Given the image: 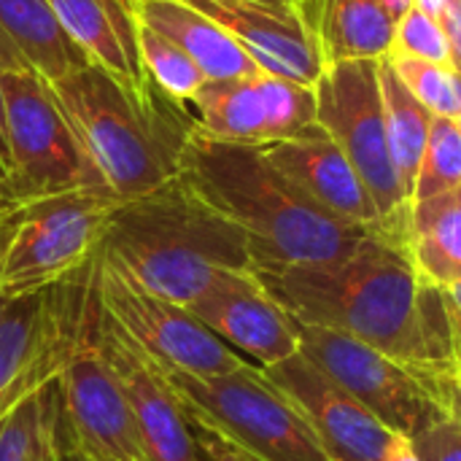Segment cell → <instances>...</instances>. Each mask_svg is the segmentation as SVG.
Instances as JSON below:
<instances>
[{
    "label": "cell",
    "mask_w": 461,
    "mask_h": 461,
    "mask_svg": "<svg viewBox=\"0 0 461 461\" xmlns=\"http://www.w3.org/2000/svg\"><path fill=\"white\" fill-rule=\"evenodd\" d=\"M254 273L303 324L351 335L424 378L461 373L440 289L419 273L402 238L370 230L338 265H257Z\"/></svg>",
    "instance_id": "obj_1"
},
{
    "label": "cell",
    "mask_w": 461,
    "mask_h": 461,
    "mask_svg": "<svg viewBox=\"0 0 461 461\" xmlns=\"http://www.w3.org/2000/svg\"><path fill=\"white\" fill-rule=\"evenodd\" d=\"M178 176L246 232L254 267L338 265L370 232L313 203L267 159L262 146L227 143L194 130L184 146Z\"/></svg>",
    "instance_id": "obj_2"
},
{
    "label": "cell",
    "mask_w": 461,
    "mask_h": 461,
    "mask_svg": "<svg viewBox=\"0 0 461 461\" xmlns=\"http://www.w3.org/2000/svg\"><path fill=\"white\" fill-rule=\"evenodd\" d=\"M103 249L138 286L181 308H192L227 273H254L246 232L181 176L119 203Z\"/></svg>",
    "instance_id": "obj_3"
},
{
    "label": "cell",
    "mask_w": 461,
    "mask_h": 461,
    "mask_svg": "<svg viewBox=\"0 0 461 461\" xmlns=\"http://www.w3.org/2000/svg\"><path fill=\"white\" fill-rule=\"evenodd\" d=\"M49 86L119 203L178 178L184 146L194 132L186 105L151 81L130 84L92 62Z\"/></svg>",
    "instance_id": "obj_4"
},
{
    "label": "cell",
    "mask_w": 461,
    "mask_h": 461,
    "mask_svg": "<svg viewBox=\"0 0 461 461\" xmlns=\"http://www.w3.org/2000/svg\"><path fill=\"white\" fill-rule=\"evenodd\" d=\"M178 408L211 461H332L300 411L262 367L194 378L165 373Z\"/></svg>",
    "instance_id": "obj_5"
},
{
    "label": "cell",
    "mask_w": 461,
    "mask_h": 461,
    "mask_svg": "<svg viewBox=\"0 0 461 461\" xmlns=\"http://www.w3.org/2000/svg\"><path fill=\"white\" fill-rule=\"evenodd\" d=\"M116 205L111 192L95 189L0 203V284L8 303L81 273L103 249Z\"/></svg>",
    "instance_id": "obj_6"
},
{
    "label": "cell",
    "mask_w": 461,
    "mask_h": 461,
    "mask_svg": "<svg viewBox=\"0 0 461 461\" xmlns=\"http://www.w3.org/2000/svg\"><path fill=\"white\" fill-rule=\"evenodd\" d=\"M8 119V178L0 203H22L76 189L108 192L46 78L0 70Z\"/></svg>",
    "instance_id": "obj_7"
},
{
    "label": "cell",
    "mask_w": 461,
    "mask_h": 461,
    "mask_svg": "<svg viewBox=\"0 0 461 461\" xmlns=\"http://www.w3.org/2000/svg\"><path fill=\"white\" fill-rule=\"evenodd\" d=\"M95 321L97 297L89 265L76 294L62 348V365L54 381L62 416L73 438L92 456L108 461H149L143 454L124 389L100 348Z\"/></svg>",
    "instance_id": "obj_8"
},
{
    "label": "cell",
    "mask_w": 461,
    "mask_h": 461,
    "mask_svg": "<svg viewBox=\"0 0 461 461\" xmlns=\"http://www.w3.org/2000/svg\"><path fill=\"white\" fill-rule=\"evenodd\" d=\"M313 89L316 124L324 127L365 181L381 213L384 232L405 240L411 205L402 194L389 151L378 62L354 59L327 65Z\"/></svg>",
    "instance_id": "obj_9"
},
{
    "label": "cell",
    "mask_w": 461,
    "mask_h": 461,
    "mask_svg": "<svg viewBox=\"0 0 461 461\" xmlns=\"http://www.w3.org/2000/svg\"><path fill=\"white\" fill-rule=\"evenodd\" d=\"M92 284L100 308L165 370L216 378L249 370L251 362L219 340L189 308L167 303L138 286L108 254L97 251Z\"/></svg>",
    "instance_id": "obj_10"
},
{
    "label": "cell",
    "mask_w": 461,
    "mask_h": 461,
    "mask_svg": "<svg viewBox=\"0 0 461 461\" xmlns=\"http://www.w3.org/2000/svg\"><path fill=\"white\" fill-rule=\"evenodd\" d=\"M300 354L330 375L346 394L365 405L392 432L419 438L451 419L429 378L338 330L294 319Z\"/></svg>",
    "instance_id": "obj_11"
},
{
    "label": "cell",
    "mask_w": 461,
    "mask_h": 461,
    "mask_svg": "<svg viewBox=\"0 0 461 461\" xmlns=\"http://www.w3.org/2000/svg\"><path fill=\"white\" fill-rule=\"evenodd\" d=\"M95 327H97L100 348L111 362L124 389V397L132 408V419L146 459L203 461V451L178 408V400L173 394L165 370L100 308V303H97Z\"/></svg>",
    "instance_id": "obj_12"
},
{
    "label": "cell",
    "mask_w": 461,
    "mask_h": 461,
    "mask_svg": "<svg viewBox=\"0 0 461 461\" xmlns=\"http://www.w3.org/2000/svg\"><path fill=\"white\" fill-rule=\"evenodd\" d=\"M262 373L300 411L330 459L384 461L392 429L300 351L273 367H265Z\"/></svg>",
    "instance_id": "obj_13"
},
{
    "label": "cell",
    "mask_w": 461,
    "mask_h": 461,
    "mask_svg": "<svg viewBox=\"0 0 461 461\" xmlns=\"http://www.w3.org/2000/svg\"><path fill=\"white\" fill-rule=\"evenodd\" d=\"M189 311L230 348L257 359L262 370L300 351L294 319L257 273H227Z\"/></svg>",
    "instance_id": "obj_14"
},
{
    "label": "cell",
    "mask_w": 461,
    "mask_h": 461,
    "mask_svg": "<svg viewBox=\"0 0 461 461\" xmlns=\"http://www.w3.org/2000/svg\"><path fill=\"white\" fill-rule=\"evenodd\" d=\"M213 19L259 70L316 86L324 59L297 11L254 0H184Z\"/></svg>",
    "instance_id": "obj_15"
},
{
    "label": "cell",
    "mask_w": 461,
    "mask_h": 461,
    "mask_svg": "<svg viewBox=\"0 0 461 461\" xmlns=\"http://www.w3.org/2000/svg\"><path fill=\"white\" fill-rule=\"evenodd\" d=\"M262 151L289 181L332 216L362 230H384L365 181L321 124H311L297 138L267 143Z\"/></svg>",
    "instance_id": "obj_16"
},
{
    "label": "cell",
    "mask_w": 461,
    "mask_h": 461,
    "mask_svg": "<svg viewBox=\"0 0 461 461\" xmlns=\"http://www.w3.org/2000/svg\"><path fill=\"white\" fill-rule=\"evenodd\" d=\"M49 5L59 27L92 65L130 84H149L132 0H49Z\"/></svg>",
    "instance_id": "obj_17"
},
{
    "label": "cell",
    "mask_w": 461,
    "mask_h": 461,
    "mask_svg": "<svg viewBox=\"0 0 461 461\" xmlns=\"http://www.w3.org/2000/svg\"><path fill=\"white\" fill-rule=\"evenodd\" d=\"M89 65L59 27L49 0H0V70H30L59 81Z\"/></svg>",
    "instance_id": "obj_18"
},
{
    "label": "cell",
    "mask_w": 461,
    "mask_h": 461,
    "mask_svg": "<svg viewBox=\"0 0 461 461\" xmlns=\"http://www.w3.org/2000/svg\"><path fill=\"white\" fill-rule=\"evenodd\" d=\"M138 24L176 43L192 57L208 81L246 78L259 73L257 62L213 19L184 0H132Z\"/></svg>",
    "instance_id": "obj_19"
},
{
    "label": "cell",
    "mask_w": 461,
    "mask_h": 461,
    "mask_svg": "<svg viewBox=\"0 0 461 461\" xmlns=\"http://www.w3.org/2000/svg\"><path fill=\"white\" fill-rule=\"evenodd\" d=\"M186 111L194 122V130L208 138L246 146L270 143V124L259 89V73L246 78L205 81L203 89L186 103Z\"/></svg>",
    "instance_id": "obj_20"
},
{
    "label": "cell",
    "mask_w": 461,
    "mask_h": 461,
    "mask_svg": "<svg viewBox=\"0 0 461 461\" xmlns=\"http://www.w3.org/2000/svg\"><path fill=\"white\" fill-rule=\"evenodd\" d=\"M405 246L438 289L461 278V186L411 205Z\"/></svg>",
    "instance_id": "obj_21"
},
{
    "label": "cell",
    "mask_w": 461,
    "mask_h": 461,
    "mask_svg": "<svg viewBox=\"0 0 461 461\" xmlns=\"http://www.w3.org/2000/svg\"><path fill=\"white\" fill-rule=\"evenodd\" d=\"M378 81H381V92H384L386 138H389L392 162H394L402 194L411 205L419 165L424 159V149L429 140V127H432L435 113L405 86V81L397 76L389 57L378 59Z\"/></svg>",
    "instance_id": "obj_22"
},
{
    "label": "cell",
    "mask_w": 461,
    "mask_h": 461,
    "mask_svg": "<svg viewBox=\"0 0 461 461\" xmlns=\"http://www.w3.org/2000/svg\"><path fill=\"white\" fill-rule=\"evenodd\" d=\"M397 22L381 0H335L319 38L324 68L354 59H386L394 49Z\"/></svg>",
    "instance_id": "obj_23"
},
{
    "label": "cell",
    "mask_w": 461,
    "mask_h": 461,
    "mask_svg": "<svg viewBox=\"0 0 461 461\" xmlns=\"http://www.w3.org/2000/svg\"><path fill=\"white\" fill-rule=\"evenodd\" d=\"M138 46L146 78L170 100L186 105L208 81L186 51H181L176 43H170L167 38L157 35L143 24L138 30Z\"/></svg>",
    "instance_id": "obj_24"
},
{
    "label": "cell",
    "mask_w": 461,
    "mask_h": 461,
    "mask_svg": "<svg viewBox=\"0 0 461 461\" xmlns=\"http://www.w3.org/2000/svg\"><path fill=\"white\" fill-rule=\"evenodd\" d=\"M461 186V130L451 116H432L429 140L424 149V159L419 165L413 203L438 197Z\"/></svg>",
    "instance_id": "obj_25"
},
{
    "label": "cell",
    "mask_w": 461,
    "mask_h": 461,
    "mask_svg": "<svg viewBox=\"0 0 461 461\" xmlns=\"http://www.w3.org/2000/svg\"><path fill=\"white\" fill-rule=\"evenodd\" d=\"M259 89L267 108L270 143L289 140L316 124V89L284 76L259 70Z\"/></svg>",
    "instance_id": "obj_26"
},
{
    "label": "cell",
    "mask_w": 461,
    "mask_h": 461,
    "mask_svg": "<svg viewBox=\"0 0 461 461\" xmlns=\"http://www.w3.org/2000/svg\"><path fill=\"white\" fill-rule=\"evenodd\" d=\"M397 76L405 86L435 113V116H461V73L448 65L421 62L405 54H389Z\"/></svg>",
    "instance_id": "obj_27"
},
{
    "label": "cell",
    "mask_w": 461,
    "mask_h": 461,
    "mask_svg": "<svg viewBox=\"0 0 461 461\" xmlns=\"http://www.w3.org/2000/svg\"><path fill=\"white\" fill-rule=\"evenodd\" d=\"M51 386L27 397L0 421V461H32L38 456L49 429Z\"/></svg>",
    "instance_id": "obj_28"
},
{
    "label": "cell",
    "mask_w": 461,
    "mask_h": 461,
    "mask_svg": "<svg viewBox=\"0 0 461 461\" xmlns=\"http://www.w3.org/2000/svg\"><path fill=\"white\" fill-rule=\"evenodd\" d=\"M392 54H405V57L421 59V62L454 68L451 43H448V35H446L443 24L435 16H429L427 11H421L419 5H413L397 22Z\"/></svg>",
    "instance_id": "obj_29"
},
{
    "label": "cell",
    "mask_w": 461,
    "mask_h": 461,
    "mask_svg": "<svg viewBox=\"0 0 461 461\" xmlns=\"http://www.w3.org/2000/svg\"><path fill=\"white\" fill-rule=\"evenodd\" d=\"M416 451L421 461H461V424L454 419L440 421L416 438Z\"/></svg>",
    "instance_id": "obj_30"
},
{
    "label": "cell",
    "mask_w": 461,
    "mask_h": 461,
    "mask_svg": "<svg viewBox=\"0 0 461 461\" xmlns=\"http://www.w3.org/2000/svg\"><path fill=\"white\" fill-rule=\"evenodd\" d=\"M49 432H51V448H54V459L57 461H92L89 454L81 448V443L73 438L65 416H62V405H59V394L57 386H51V416H49Z\"/></svg>",
    "instance_id": "obj_31"
},
{
    "label": "cell",
    "mask_w": 461,
    "mask_h": 461,
    "mask_svg": "<svg viewBox=\"0 0 461 461\" xmlns=\"http://www.w3.org/2000/svg\"><path fill=\"white\" fill-rule=\"evenodd\" d=\"M440 297H443V311H446V321H448V332H451L454 357L461 367V278L443 286Z\"/></svg>",
    "instance_id": "obj_32"
},
{
    "label": "cell",
    "mask_w": 461,
    "mask_h": 461,
    "mask_svg": "<svg viewBox=\"0 0 461 461\" xmlns=\"http://www.w3.org/2000/svg\"><path fill=\"white\" fill-rule=\"evenodd\" d=\"M332 3L335 0H300V5H297V16L305 24V30L311 32V38L316 41V46H319L321 32H324V24H327V16L332 11Z\"/></svg>",
    "instance_id": "obj_33"
},
{
    "label": "cell",
    "mask_w": 461,
    "mask_h": 461,
    "mask_svg": "<svg viewBox=\"0 0 461 461\" xmlns=\"http://www.w3.org/2000/svg\"><path fill=\"white\" fill-rule=\"evenodd\" d=\"M432 392L443 402L446 413L461 424V373L456 375H443V378H429Z\"/></svg>",
    "instance_id": "obj_34"
},
{
    "label": "cell",
    "mask_w": 461,
    "mask_h": 461,
    "mask_svg": "<svg viewBox=\"0 0 461 461\" xmlns=\"http://www.w3.org/2000/svg\"><path fill=\"white\" fill-rule=\"evenodd\" d=\"M448 35V43H451V57H454V68L461 73V0H454L443 16L438 19Z\"/></svg>",
    "instance_id": "obj_35"
},
{
    "label": "cell",
    "mask_w": 461,
    "mask_h": 461,
    "mask_svg": "<svg viewBox=\"0 0 461 461\" xmlns=\"http://www.w3.org/2000/svg\"><path fill=\"white\" fill-rule=\"evenodd\" d=\"M384 461H421L416 451V440L400 432H392V440L384 451Z\"/></svg>",
    "instance_id": "obj_36"
},
{
    "label": "cell",
    "mask_w": 461,
    "mask_h": 461,
    "mask_svg": "<svg viewBox=\"0 0 461 461\" xmlns=\"http://www.w3.org/2000/svg\"><path fill=\"white\" fill-rule=\"evenodd\" d=\"M8 167H11V154H8V119H5V97H3V86H0V186L8 178Z\"/></svg>",
    "instance_id": "obj_37"
},
{
    "label": "cell",
    "mask_w": 461,
    "mask_h": 461,
    "mask_svg": "<svg viewBox=\"0 0 461 461\" xmlns=\"http://www.w3.org/2000/svg\"><path fill=\"white\" fill-rule=\"evenodd\" d=\"M384 3V8L389 11V16L394 19V22H400L413 5H416V0H381Z\"/></svg>",
    "instance_id": "obj_38"
},
{
    "label": "cell",
    "mask_w": 461,
    "mask_h": 461,
    "mask_svg": "<svg viewBox=\"0 0 461 461\" xmlns=\"http://www.w3.org/2000/svg\"><path fill=\"white\" fill-rule=\"evenodd\" d=\"M451 3H454V0H416V5H419L421 11H427L429 16H435V19H440L443 11H446Z\"/></svg>",
    "instance_id": "obj_39"
},
{
    "label": "cell",
    "mask_w": 461,
    "mask_h": 461,
    "mask_svg": "<svg viewBox=\"0 0 461 461\" xmlns=\"http://www.w3.org/2000/svg\"><path fill=\"white\" fill-rule=\"evenodd\" d=\"M254 3L276 5V8H289V11H297V5H300V0H254Z\"/></svg>",
    "instance_id": "obj_40"
},
{
    "label": "cell",
    "mask_w": 461,
    "mask_h": 461,
    "mask_svg": "<svg viewBox=\"0 0 461 461\" xmlns=\"http://www.w3.org/2000/svg\"><path fill=\"white\" fill-rule=\"evenodd\" d=\"M51 416V413H49ZM43 461H57L54 459V448H51V432L46 435V451H43Z\"/></svg>",
    "instance_id": "obj_41"
},
{
    "label": "cell",
    "mask_w": 461,
    "mask_h": 461,
    "mask_svg": "<svg viewBox=\"0 0 461 461\" xmlns=\"http://www.w3.org/2000/svg\"><path fill=\"white\" fill-rule=\"evenodd\" d=\"M0 249H3V238H0ZM5 308H8V297L3 294V284H0V319H3V313H5Z\"/></svg>",
    "instance_id": "obj_42"
},
{
    "label": "cell",
    "mask_w": 461,
    "mask_h": 461,
    "mask_svg": "<svg viewBox=\"0 0 461 461\" xmlns=\"http://www.w3.org/2000/svg\"><path fill=\"white\" fill-rule=\"evenodd\" d=\"M49 413H51V411H49ZM46 435H49V429H46ZM43 451H46V440H43V446H41L38 456H35V459H32V461H43Z\"/></svg>",
    "instance_id": "obj_43"
},
{
    "label": "cell",
    "mask_w": 461,
    "mask_h": 461,
    "mask_svg": "<svg viewBox=\"0 0 461 461\" xmlns=\"http://www.w3.org/2000/svg\"><path fill=\"white\" fill-rule=\"evenodd\" d=\"M81 448H84V446H81ZM86 454H89V451H86ZM89 459H92V461H108V459H100V456H92V454H89Z\"/></svg>",
    "instance_id": "obj_44"
},
{
    "label": "cell",
    "mask_w": 461,
    "mask_h": 461,
    "mask_svg": "<svg viewBox=\"0 0 461 461\" xmlns=\"http://www.w3.org/2000/svg\"><path fill=\"white\" fill-rule=\"evenodd\" d=\"M456 122H459V130H461V116H459V119H456Z\"/></svg>",
    "instance_id": "obj_45"
},
{
    "label": "cell",
    "mask_w": 461,
    "mask_h": 461,
    "mask_svg": "<svg viewBox=\"0 0 461 461\" xmlns=\"http://www.w3.org/2000/svg\"><path fill=\"white\" fill-rule=\"evenodd\" d=\"M203 461H211V459H205V456H203Z\"/></svg>",
    "instance_id": "obj_46"
}]
</instances>
